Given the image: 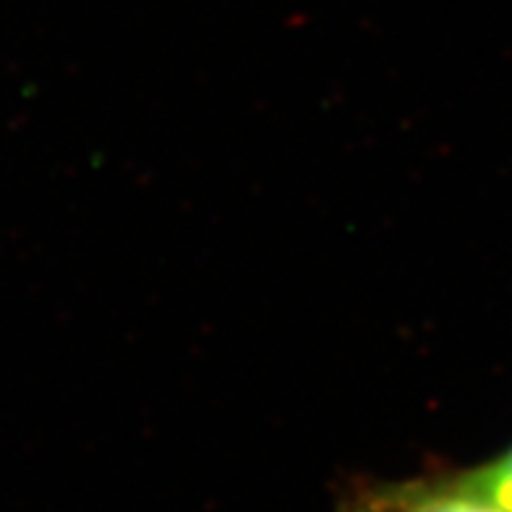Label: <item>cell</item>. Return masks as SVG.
Listing matches in <instances>:
<instances>
[{"label":"cell","instance_id":"cell-1","mask_svg":"<svg viewBox=\"0 0 512 512\" xmlns=\"http://www.w3.org/2000/svg\"><path fill=\"white\" fill-rule=\"evenodd\" d=\"M343 512H512L481 481V476L405 484L364 486L345 499Z\"/></svg>","mask_w":512,"mask_h":512},{"label":"cell","instance_id":"cell-2","mask_svg":"<svg viewBox=\"0 0 512 512\" xmlns=\"http://www.w3.org/2000/svg\"><path fill=\"white\" fill-rule=\"evenodd\" d=\"M479 476L481 481L489 486V492H492L507 510H512V450L507 452L502 460L489 465L486 471H481Z\"/></svg>","mask_w":512,"mask_h":512}]
</instances>
